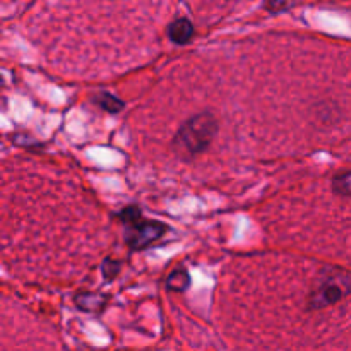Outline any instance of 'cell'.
<instances>
[{"label":"cell","instance_id":"6da1fadb","mask_svg":"<svg viewBox=\"0 0 351 351\" xmlns=\"http://www.w3.org/2000/svg\"><path fill=\"white\" fill-rule=\"evenodd\" d=\"M218 132V120L213 113L202 112L191 117L175 134V149L185 156H195L209 147Z\"/></svg>","mask_w":351,"mask_h":351},{"label":"cell","instance_id":"7a4b0ae2","mask_svg":"<svg viewBox=\"0 0 351 351\" xmlns=\"http://www.w3.org/2000/svg\"><path fill=\"white\" fill-rule=\"evenodd\" d=\"M351 293V274L346 271H335L328 274L308 297L311 311H322L331 305L339 304Z\"/></svg>","mask_w":351,"mask_h":351},{"label":"cell","instance_id":"3957f363","mask_svg":"<svg viewBox=\"0 0 351 351\" xmlns=\"http://www.w3.org/2000/svg\"><path fill=\"white\" fill-rule=\"evenodd\" d=\"M125 226L127 230L123 239H125V243L129 245V249L132 250L147 249V247L153 245L156 240H160L168 230V226L163 225L161 221H156V219H143V218Z\"/></svg>","mask_w":351,"mask_h":351},{"label":"cell","instance_id":"277c9868","mask_svg":"<svg viewBox=\"0 0 351 351\" xmlns=\"http://www.w3.org/2000/svg\"><path fill=\"white\" fill-rule=\"evenodd\" d=\"M167 36L177 45H187L194 36V26L189 19L180 17V19H175L168 24Z\"/></svg>","mask_w":351,"mask_h":351},{"label":"cell","instance_id":"5b68a950","mask_svg":"<svg viewBox=\"0 0 351 351\" xmlns=\"http://www.w3.org/2000/svg\"><path fill=\"white\" fill-rule=\"evenodd\" d=\"M74 302L81 311L89 312V314H96V312H101L105 308L108 298L105 295L98 293H79L74 298Z\"/></svg>","mask_w":351,"mask_h":351},{"label":"cell","instance_id":"8992f818","mask_svg":"<svg viewBox=\"0 0 351 351\" xmlns=\"http://www.w3.org/2000/svg\"><path fill=\"white\" fill-rule=\"evenodd\" d=\"M93 103L108 113L122 112L123 106H125V103H123L122 99L117 98V96L112 95V93H105V91L96 93V95L93 96Z\"/></svg>","mask_w":351,"mask_h":351},{"label":"cell","instance_id":"52a82bcc","mask_svg":"<svg viewBox=\"0 0 351 351\" xmlns=\"http://www.w3.org/2000/svg\"><path fill=\"white\" fill-rule=\"evenodd\" d=\"M167 290L170 291H177V293H182V291L187 290L191 287V276L185 269H175L173 273L168 274L167 278Z\"/></svg>","mask_w":351,"mask_h":351},{"label":"cell","instance_id":"ba28073f","mask_svg":"<svg viewBox=\"0 0 351 351\" xmlns=\"http://www.w3.org/2000/svg\"><path fill=\"white\" fill-rule=\"evenodd\" d=\"M332 191L343 197H351V171H345L332 178Z\"/></svg>","mask_w":351,"mask_h":351},{"label":"cell","instance_id":"9c48e42d","mask_svg":"<svg viewBox=\"0 0 351 351\" xmlns=\"http://www.w3.org/2000/svg\"><path fill=\"white\" fill-rule=\"evenodd\" d=\"M120 267H122V264L119 263V261L115 259H105L101 264V273H103V278H105L106 281H113L117 276H119L120 273Z\"/></svg>","mask_w":351,"mask_h":351},{"label":"cell","instance_id":"30bf717a","mask_svg":"<svg viewBox=\"0 0 351 351\" xmlns=\"http://www.w3.org/2000/svg\"><path fill=\"white\" fill-rule=\"evenodd\" d=\"M119 218L123 225H130V223L137 221V219H141L143 216H141V209L137 208V206H127L125 209H122V211L119 213Z\"/></svg>","mask_w":351,"mask_h":351},{"label":"cell","instance_id":"8fae6325","mask_svg":"<svg viewBox=\"0 0 351 351\" xmlns=\"http://www.w3.org/2000/svg\"><path fill=\"white\" fill-rule=\"evenodd\" d=\"M290 7L288 0H266V9L269 12H281V10H287Z\"/></svg>","mask_w":351,"mask_h":351}]
</instances>
